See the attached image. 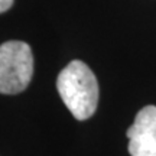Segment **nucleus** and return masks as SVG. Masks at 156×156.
I'll use <instances>...</instances> for the list:
<instances>
[{
	"label": "nucleus",
	"mask_w": 156,
	"mask_h": 156,
	"mask_svg": "<svg viewBox=\"0 0 156 156\" xmlns=\"http://www.w3.org/2000/svg\"><path fill=\"white\" fill-rule=\"evenodd\" d=\"M130 156H156V106H146L127 129Z\"/></svg>",
	"instance_id": "obj_3"
},
{
	"label": "nucleus",
	"mask_w": 156,
	"mask_h": 156,
	"mask_svg": "<svg viewBox=\"0 0 156 156\" xmlns=\"http://www.w3.org/2000/svg\"><path fill=\"white\" fill-rule=\"evenodd\" d=\"M15 0H0V13H5L13 6Z\"/></svg>",
	"instance_id": "obj_4"
},
{
	"label": "nucleus",
	"mask_w": 156,
	"mask_h": 156,
	"mask_svg": "<svg viewBox=\"0 0 156 156\" xmlns=\"http://www.w3.org/2000/svg\"><path fill=\"white\" fill-rule=\"evenodd\" d=\"M34 75V54L26 42L7 41L0 45V93L19 94Z\"/></svg>",
	"instance_id": "obj_2"
},
{
	"label": "nucleus",
	"mask_w": 156,
	"mask_h": 156,
	"mask_svg": "<svg viewBox=\"0 0 156 156\" xmlns=\"http://www.w3.org/2000/svg\"><path fill=\"white\" fill-rule=\"evenodd\" d=\"M56 88L64 104L77 120H87L97 110L98 83L85 62L74 59L56 78Z\"/></svg>",
	"instance_id": "obj_1"
}]
</instances>
